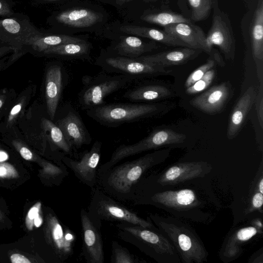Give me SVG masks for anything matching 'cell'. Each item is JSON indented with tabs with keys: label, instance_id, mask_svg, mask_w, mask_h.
Instances as JSON below:
<instances>
[{
	"label": "cell",
	"instance_id": "cell-1",
	"mask_svg": "<svg viewBox=\"0 0 263 263\" xmlns=\"http://www.w3.org/2000/svg\"><path fill=\"white\" fill-rule=\"evenodd\" d=\"M171 150L170 147L157 149L98 174L97 183L100 189L112 197L130 201L135 185L149 170L164 162L169 157Z\"/></svg>",
	"mask_w": 263,
	"mask_h": 263
},
{
	"label": "cell",
	"instance_id": "cell-2",
	"mask_svg": "<svg viewBox=\"0 0 263 263\" xmlns=\"http://www.w3.org/2000/svg\"><path fill=\"white\" fill-rule=\"evenodd\" d=\"M134 205H151L162 209L173 216L196 222L206 223L210 213L205 212L206 201L190 189H156L137 194Z\"/></svg>",
	"mask_w": 263,
	"mask_h": 263
},
{
	"label": "cell",
	"instance_id": "cell-3",
	"mask_svg": "<svg viewBox=\"0 0 263 263\" xmlns=\"http://www.w3.org/2000/svg\"><path fill=\"white\" fill-rule=\"evenodd\" d=\"M172 242L182 263H203L208 252L200 237L189 224L174 216L149 214L147 216Z\"/></svg>",
	"mask_w": 263,
	"mask_h": 263
},
{
	"label": "cell",
	"instance_id": "cell-4",
	"mask_svg": "<svg viewBox=\"0 0 263 263\" xmlns=\"http://www.w3.org/2000/svg\"><path fill=\"white\" fill-rule=\"evenodd\" d=\"M116 227L121 239L135 246L158 263H181L173 245L156 226L148 228L128 222H118Z\"/></svg>",
	"mask_w": 263,
	"mask_h": 263
},
{
	"label": "cell",
	"instance_id": "cell-5",
	"mask_svg": "<svg viewBox=\"0 0 263 263\" xmlns=\"http://www.w3.org/2000/svg\"><path fill=\"white\" fill-rule=\"evenodd\" d=\"M173 106V104L165 103L103 104L86 110V112L103 126L117 127L125 123L160 116L168 111Z\"/></svg>",
	"mask_w": 263,
	"mask_h": 263
},
{
	"label": "cell",
	"instance_id": "cell-6",
	"mask_svg": "<svg viewBox=\"0 0 263 263\" xmlns=\"http://www.w3.org/2000/svg\"><path fill=\"white\" fill-rule=\"evenodd\" d=\"M212 170V165L203 161L173 164L160 173L143 177L140 179L133 189L130 201L138 193L156 189H164L185 181L202 178Z\"/></svg>",
	"mask_w": 263,
	"mask_h": 263
},
{
	"label": "cell",
	"instance_id": "cell-7",
	"mask_svg": "<svg viewBox=\"0 0 263 263\" xmlns=\"http://www.w3.org/2000/svg\"><path fill=\"white\" fill-rule=\"evenodd\" d=\"M93 189L87 212L93 224L99 229L101 230L103 221L128 222L148 228L155 227L148 217L145 219L139 216L99 187Z\"/></svg>",
	"mask_w": 263,
	"mask_h": 263
},
{
	"label": "cell",
	"instance_id": "cell-8",
	"mask_svg": "<svg viewBox=\"0 0 263 263\" xmlns=\"http://www.w3.org/2000/svg\"><path fill=\"white\" fill-rule=\"evenodd\" d=\"M185 135L167 128H157L138 142L129 145L121 144L112 153L110 159L99 166L97 174L116 165L123 159L151 150L181 145L186 141Z\"/></svg>",
	"mask_w": 263,
	"mask_h": 263
},
{
	"label": "cell",
	"instance_id": "cell-9",
	"mask_svg": "<svg viewBox=\"0 0 263 263\" xmlns=\"http://www.w3.org/2000/svg\"><path fill=\"white\" fill-rule=\"evenodd\" d=\"M69 4L54 13L49 21L64 34L92 30L105 24L106 16L101 8L91 4Z\"/></svg>",
	"mask_w": 263,
	"mask_h": 263
},
{
	"label": "cell",
	"instance_id": "cell-10",
	"mask_svg": "<svg viewBox=\"0 0 263 263\" xmlns=\"http://www.w3.org/2000/svg\"><path fill=\"white\" fill-rule=\"evenodd\" d=\"M96 65L109 73L122 74L137 79L170 74L172 70L155 63L137 58H129L110 54L102 51Z\"/></svg>",
	"mask_w": 263,
	"mask_h": 263
},
{
	"label": "cell",
	"instance_id": "cell-11",
	"mask_svg": "<svg viewBox=\"0 0 263 263\" xmlns=\"http://www.w3.org/2000/svg\"><path fill=\"white\" fill-rule=\"evenodd\" d=\"M134 80L118 74L83 77V87L79 95V104L85 110L100 106L104 104L106 97L124 87Z\"/></svg>",
	"mask_w": 263,
	"mask_h": 263
},
{
	"label": "cell",
	"instance_id": "cell-12",
	"mask_svg": "<svg viewBox=\"0 0 263 263\" xmlns=\"http://www.w3.org/2000/svg\"><path fill=\"white\" fill-rule=\"evenodd\" d=\"M43 34L24 16L13 15L0 18V45L11 47L14 58Z\"/></svg>",
	"mask_w": 263,
	"mask_h": 263
},
{
	"label": "cell",
	"instance_id": "cell-13",
	"mask_svg": "<svg viewBox=\"0 0 263 263\" xmlns=\"http://www.w3.org/2000/svg\"><path fill=\"white\" fill-rule=\"evenodd\" d=\"M241 28L245 42L250 47L260 83L262 84L263 0H257L253 8L245 14Z\"/></svg>",
	"mask_w": 263,
	"mask_h": 263
},
{
	"label": "cell",
	"instance_id": "cell-14",
	"mask_svg": "<svg viewBox=\"0 0 263 263\" xmlns=\"http://www.w3.org/2000/svg\"><path fill=\"white\" fill-rule=\"evenodd\" d=\"M212 24L206 35L209 50L217 46L228 60H233L236 49L235 37L231 22L227 13L221 10L218 0H214L213 6Z\"/></svg>",
	"mask_w": 263,
	"mask_h": 263
},
{
	"label": "cell",
	"instance_id": "cell-15",
	"mask_svg": "<svg viewBox=\"0 0 263 263\" xmlns=\"http://www.w3.org/2000/svg\"><path fill=\"white\" fill-rule=\"evenodd\" d=\"M102 142L96 141L89 151L83 153L79 159L63 156V163L83 183L93 189L97 183V170L101 158Z\"/></svg>",
	"mask_w": 263,
	"mask_h": 263
},
{
	"label": "cell",
	"instance_id": "cell-16",
	"mask_svg": "<svg viewBox=\"0 0 263 263\" xmlns=\"http://www.w3.org/2000/svg\"><path fill=\"white\" fill-rule=\"evenodd\" d=\"M82 253L88 263H104V254L100 230L96 227L84 209L80 211Z\"/></svg>",
	"mask_w": 263,
	"mask_h": 263
},
{
	"label": "cell",
	"instance_id": "cell-17",
	"mask_svg": "<svg viewBox=\"0 0 263 263\" xmlns=\"http://www.w3.org/2000/svg\"><path fill=\"white\" fill-rule=\"evenodd\" d=\"M231 88L229 82L214 85L192 99L190 104L206 114H217L222 110L230 99Z\"/></svg>",
	"mask_w": 263,
	"mask_h": 263
},
{
	"label": "cell",
	"instance_id": "cell-18",
	"mask_svg": "<svg viewBox=\"0 0 263 263\" xmlns=\"http://www.w3.org/2000/svg\"><path fill=\"white\" fill-rule=\"evenodd\" d=\"M105 51L112 55L129 58H137L159 48L157 42L144 41L132 35H120Z\"/></svg>",
	"mask_w": 263,
	"mask_h": 263
},
{
	"label": "cell",
	"instance_id": "cell-19",
	"mask_svg": "<svg viewBox=\"0 0 263 263\" xmlns=\"http://www.w3.org/2000/svg\"><path fill=\"white\" fill-rule=\"evenodd\" d=\"M55 124L62 130L73 149L90 143V135L81 117L73 109L68 111Z\"/></svg>",
	"mask_w": 263,
	"mask_h": 263
},
{
	"label": "cell",
	"instance_id": "cell-20",
	"mask_svg": "<svg viewBox=\"0 0 263 263\" xmlns=\"http://www.w3.org/2000/svg\"><path fill=\"white\" fill-rule=\"evenodd\" d=\"M261 230L252 224L232 231L228 234L221 246L219 256L224 262L237 259L242 253L241 247L257 234H262Z\"/></svg>",
	"mask_w": 263,
	"mask_h": 263
},
{
	"label": "cell",
	"instance_id": "cell-21",
	"mask_svg": "<svg viewBox=\"0 0 263 263\" xmlns=\"http://www.w3.org/2000/svg\"><path fill=\"white\" fill-rule=\"evenodd\" d=\"M163 28V30L184 42L189 48L200 49L210 54L206 45V35L203 30L194 23H179Z\"/></svg>",
	"mask_w": 263,
	"mask_h": 263
},
{
	"label": "cell",
	"instance_id": "cell-22",
	"mask_svg": "<svg viewBox=\"0 0 263 263\" xmlns=\"http://www.w3.org/2000/svg\"><path fill=\"white\" fill-rule=\"evenodd\" d=\"M64 71L62 66L54 64L47 70L45 77V98L47 111L51 120L54 119L63 87Z\"/></svg>",
	"mask_w": 263,
	"mask_h": 263
},
{
	"label": "cell",
	"instance_id": "cell-23",
	"mask_svg": "<svg viewBox=\"0 0 263 263\" xmlns=\"http://www.w3.org/2000/svg\"><path fill=\"white\" fill-rule=\"evenodd\" d=\"M256 92L253 86H250L237 102L229 119L227 136L229 139L234 138L243 125L246 117L253 106Z\"/></svg>",
	"mask_w": 263,
	"mask_h": 263
},
{
	"label": "cell",
	"instance_id": "cell-24",
	"mask_svg": "<svg viewBox=\"0 0 263 263\" xmlns=\"http://www.w3.org/2000/svg\"><path fill=\"white\" fill-rule=\"evenodd\" d=\"M202 51L200 49L181 47L155 54L142 55L138 58L166 67L185 64L197 58Z\"/></svg>",
	"mask_w": 263,
	"mask_h": 263
},
{
	"label": "cell",
	"instance_id": "cell-25",
	"mask_svg": "<svg viewBox=\"0 0 263 263\" xmlns=\"http://www.w3.org/2000/svg\"><path fill=\"white\" fill-rule=\"evenodd\" d=\"M118 30L122 33L148 39L168 46L189 47L184 42L163 30L132 24L120 25Z\"/></svg>",
	"mask_w": 263,
	"mask_h": 263
},
{
	"label": "cell",
	"instance_id": "cell-26",
	"mask_svg": "<svg viewBox=\"0 0 263 263\" xmlns=\"http://www.w3.org/2000/svg\"><path fill=\"white\" fill-rule=\"evenodd\" d=\"M170 88L159 84H142L127 91L123 97L136 102L165 99L174 96Z\"/></svg>",
	"mask_w": 263,
	"mask_h": 263
},
{
	"label": "cell",
	"instance_id": "cell-27",
	"mask_svg": "<svg viewBox=\"0 0 263 263\" xmlns=\"http://www.w3.org/2000/svg\"><path fill=\"white\" fill-rule=\"evenodd\" d=\"M91 49V44L85 40L52 47L44 50L42 53L66 59H85L89 57Z\"/></svg>",
	"mask_w": 263,
	"mask_h": 263
},
{
	"label": "cell",
	"instance_id": "cell-28",
	"mask_svg": "<svg viewBox=\"0 0 263 263\" xmlns=\"http://www.w3.org/2000/svg\"><path fill=\"white\" fill-rule=\"evenodd\" d=\"M214 0H178L184 16L193 23L206 19L210 14Z\"/></svg>",
	"mask_w": 263,
	"mask_h": 263
},
{
	"label": "cell",
	"instance_id": "cell-29",
	"mask_svg": "<svg viewBox=\"0 0 263 263\" xmlns=\"http://www.w3.org/2000/svg\"><path fill=\"white\" fill-rule=\"evenodd\" d=\"M144 22L162 27L179 23L192 22L183 15L169 10L147 9L140 16Z\"/></svg>",
	"mask_w": 263,
	"mask_h": 263
},
{
	"label": "cell",
	"instance_id": "cell-30",
	"mask_svg": "<svg viewBox=\"0 0 263 263\" xmlns=\"http://www.w3.org/2000/svg\"><path fill=\"white\" fill-rule=\"evenodd\" d=\"M85 39L68 34L57 33L43 34L34 41L28 48L33 52L42 53L44 50L57 45L78 42Z\"/></svg>",
	"mask_w": 263,
	"mask_h": 263
},
{
	"label": "cell",
	"instance_id": "cell-31",
	"mask_svg": "<svg viewBox=\"0 0 263 263\" xmlns=\"http://www.w3.org/2000/svg\"><path fill=\"white\" fill-rule=\"evenodd\" d=\"M42 127L48 136L53 144L63 151L66 155H71L73 150L67 140L60 128L51 120L43 118L42 119Z\"/></svg>",
	"mask_w": 263,
	"mask_h": 263
},
{
	"label": "cell",
	"instance_id": "cell-32",
	"mask_svg": "<svg viewBox=\"0 0 263 263\" xmlns=\"http://www.w3.org/2000/svg\"><path fill=\"white\" fill-rule=\"evenodd\" d=\"M142 262L132 254L127 248L120 245L117 241L111 243V263H138Z\"/></svg>",
	"mask_w": 263,
	"mask_h": 263
},
{
	"label": "cell",
	"instance_id": "cell-33",
	"mask_svg": "<svg viewBox=\"0 0 263 263\" xmlns=\"http://www.w3.org/2000/svg\"><path fill=\"white\" fill-rule=\"evenodd\" d=\"M210 54V58L208 59L204 64L198 67L188 76L184 83L185 88L190 87L196 81L201 79L208 71L214 67L215 59L212 49Z\"/></svg>",
	"mask_w": 263,
	"mask_h": 263
},
{
	"label": "cell",
	"instance_id": "cell-34",
	"mask_svg": "<svg viewBox=\"0 0 263 263\" xmlns=\"http://www.w3.org/2000/svg\"><path fill=\"white\" fill-rule=\"evenodd\" d=\"M215 73V70L213 69L208 71L201 79L186 88V93L189 95H194L205 90L213 81Z\"/></svg>",
	"mask_w": 263,
	"mask_h": 263
},
{
	"label": "cell",
	"instance_id": "cell-35",
	"mask_svg": "<svg viewBox=\"0 0 263 263\" xmlns=\"http://www.w3.org/2000/svg\"><path fill=\"white\" fill-rule=\"evenodd\" d=\"M263 194L255 191L251 197L250 206L248 209V213L258 211L262 214Z\"/></svg>",
	"mask_w": 263,
	"mask_h": 263
},
{
	"label": "cell",
	"instance_id": "cell-36",
	"mask_svg": "<svg viewBox=\"0 0 263 263\" xmlns=\"http://www.w3.org/2000/svg\"><path fill=\"white\" fill-rule=\"evenodd\" d=\"M256 105V110L261 128L263 125V88L262 84H260L258 92L256 93L254 102Z\"/></svg>",
	"mask_w": 263,
	"mask_h": 263
},
{
	"label": "cell",
	"instance_id": "cell-37",
	"mask_svg": "<svg viewBox=\"0 0 263 263\" xmlns=\"http://www.w3.org/2000/svg\"><path fill=\"white\" fill-rule=\"evenodd\" d=\"M14 15L12 4L8 0H0V17H6Z\"/></svg>",
	"mask_w": 263,
	"mask_h": 263
},
{
	"label": "cell",
	"instance_id": "cell-38",
	"mask_svg": "<svg viewBox=\"0 0 263 263\" xmlns=\"http://www.w3.org/2000/svg\"><path fill=\"white\" fill-rule=\"evenodd\" d=\"M13 144L16 145L19 148V152L21 156L26 160H30L33 157L32 152L27 147L25 146L22 145L21 143L17 141H14Z\"/></svg>",
	"mask_w": 263,
	"mask_h": 263
},
{
	"label": "cell",
	"instance_id": "cell-39",
	"mask_svg": "<svg viewBox=\"0 0 263 263\" xmlns=\"http://www.w3.org/2000/svg\"><path fill=\"white\" fill-rule=\"evenodd\" d=\"M23 106L22 102H19L15 105L10 111L8 118V123H11L16 118L21 111Z\"/></svg>",
	"mask_w": 263,
	"mask_h": 263
},
{
	"label": "cell",
	"instance_id": "cell-40",
	"mask_svg": "<svg viewBox=\"0 0 263 263\" xmlns=\"http://www.w3.org/2000/svg\"><path fill=\"white\" fill-rule=\"evenodd\" d=\"M12 263H30L31 261L25 256L20 254H13L10 257Z\"/></svg>",
	"mask_w": 263,
	"mask_h": 263
},
{
	"label": "cell",
	"instance_id": "cell-41",
	"mask_svg": "<svg viewBox=\"0 0 263 263\" xmlns=\"http://www.w3.org/2000/svg\"><path fill=\"white\" fill-rule=\"evenodd\" d=\"M11 52H13V50L11 47L0 45V59ZM2 66L3 63L0 62V69L2 68Z\"/></svg>",
	"mask_w": 263,
	"mask_h": 263
},
{
	"label": "cell",
	"instance_id": "cell-42",
	"mask_svg": "<svg viewBox=\"0 0 263 263\" xmlns=\"http://www.w3.org/2000/svg\"><path fill=\"white\" fill-rule=\"evenodd\" d=\"M39 209L36 206H33L30 209L28 213V218L30 220H33L38 214Z\"/></svg>",
	"mask_w": 263,
	"mask_h": 263
},
{
	"label": "cell",
	"instance_id": "cell-43",
	"mask_svg": "<svg viewBox=\"0 0 263 263\" xmlns=\"http://www.w3.org/2000/svg\"><path fill=\"white\" fill-rule=\"evenodd\" d=\"M42 223V219L39 217V214L34 218V223L35 227H40Z\"/></svg>",
	"mask_w": 263,
	"mask_h": 263
},
{
	"label": "cell",
	"instance_id": "cell-44",
	"mask_svg": "<svg viewBox=\"0 0 263 263\" xmlns=\"http://www.w3.org/2000/svg\"><path fill=\"white\" fill-rule=\"evenodd\" d=\"M8 158L7 154L2 150H0V162L6 160Z\"/></svg>",
	"mask_w": 263,
	"mask_h": 263
},
{
	"label": "cell",
	"instance_id": "cell-45",
	"mask_svg": "<svg viewBox=\"0 0 263 263\" xmlns=\"http://www.w3.org/2000/svg\"><path fill=\"white\" fill-rule=\"evenodd\" d=\"M133 0H116V4L118 5L122 6L125 4H127Z\"/></svg>",
	"mask_w": 263,
	"mask_h": 263
},
{
	"label": "cell",
	"instance_id": "cell-46",
	"mask_svg": "<svg viewBox=\"0 0 263 263\" xmlns=\"http://www.w3.org/2000/svg\"><path fill=\"white\" fill-rule=\"evenodd\" d=\"M6 174V170L4 167H0V176H4Z\"/></svg>",
	"mask_w": 263,
	"mask_h": 263
},
{
	"label": "cell",
	"instance_id": "cell-47",
	"mask_svg": "<svg viewBox=\"0 0 263 263\" xmlns=\"http://www.w3.org/2000/svg\"><path fill=\"white\" fill-rule=\"evenodd\" d=\"M5 101H4V96H0V109L2 107V106L4 104Z\"/></svg>",
	"mask_w": 263,
	"mask_h": 263
},
{
	"label": "cell",
	"instance_id": "cell-48",
	"mask_svg": "<svg viewBox=\"0 0 263 263\" xmlns=\"http://www.w3.org/2000/svg\"><path fill=\"white\" fill-rule=\"evenodd\" d=\"M43 2H58V1H61L64 0H41Z\"/></svg>",
	"mask_w": 263,
	"mask_h": 263
},
{
	"label": "cell",
	"instance_id": "cell-49",
	"mask_svg": "<svg viewBox=\"0 0 263 263\" xmlns=\"http://www.w3.org/2000/svg\"><path fill=\"white\" fill-rule=\"evenodd\" d=\"M241 1H242L245 3H248L249 2V0H241Z\"/></svg>",
	"mask_w": 263,
	"mask_h": 263
}]
</instances>
